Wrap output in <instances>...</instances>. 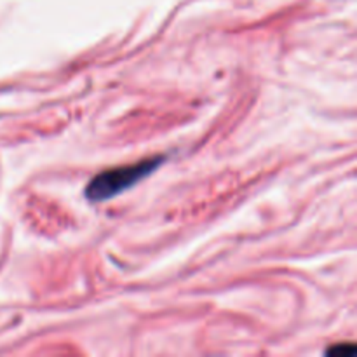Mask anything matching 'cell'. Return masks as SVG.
<instances>
[{"instance_id": "1", "label": "cell", "mask_w": 357, "mask_h": 357, "mask_svg": "<svg viewBox=\"0 0 357 357\" xmlns=\"http://www.w3.org/2000/svg\"><path fill=\"white\" fill-rule=\"evenodd\" d=\"M164 157H150V159L142 160L136 164H128V166L112 167V169L103 171L96 174L86 187V197L91 202H103L110 201L115 195L122 194L128 188L135 187L136 183L152 174L157 167L162 164Z\"/></svg>"}, {"instance_id": "2", "label": "cell", "mask_w": 357, "mask_h": 357, "mask_svg": "<svg viewBox=\"0 0 357 357\" xmlns=\"http://www.w3.org/2000/svg\"><path fill=\"white\" fill-rule=\"evenodd\" d=\"M356 345L352 344H344V345H337V347H331L328 349L326 354L330 356H344V357H351L356 354Z\"/></svg>"}]
</instances>
